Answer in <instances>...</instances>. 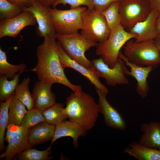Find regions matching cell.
Listing matches in <instances>:
<instances>
[{
    "label": "cell",
    "instance_id": "obj_1",
    "mask_svg": "<svg viewBox=\"0 0 160 160\" xmlns=\"http://www.w3.org/2000/svg\"><path fill=\"white\" fill-rule=\"evenodd\" d=\"M44 38L37 48V64L31 71L36 73L39 81L61 84L75 93L82 91L81 86L72 84L65 74L59 58L56 37L47 36Z\"/></svg>",
    "mask_w": 160,
    "mask_h": 160
},
{
    "label": "cell",
    "instance_id": "obj_2",
    "mask_svg": "<svg viewBox=\"0 0 160 160\" xmlns=\"http://www.w3.org/2000/svg\"><path fill=\"white\" fill-rule=\"evenodd\" d=\"M65 112L71 121L82 130L92 128L99 112L97 103L89 95L81 91L73 92L67 97Z\"/></svg>",
    "mask_w": 160,
    "mask_h": 160
},
{
    "label": "cell",
    "instance_id": "obj_3",
    "mask_svg": "<svg viewBox=\"0 0 160 160\" xmlns=\"http://www.w3.org/2000/svg\"><path fill=\"white\" fill-rule=\"evenodd\" d=\"M128 40L122 47L124 55L131 63L142 67H157L160 65V52L154 40L137 42Z\"/></svg>",
    "mask_w": 160,
    "mask_h": 160
},
{
    "label": "cell",
    "instance_id": "obj_4",
    "mask_svg": "<svg viewBox=\"0 0 160 160\" xmlns=\"http://www.w3.org/2000/svg\"><path fill=\"white\" fill-rule=\"evenodd\" d=\"M137 36L126 31L120 25L111 31L105 41L99 42L96 46V54L100 55L110 67H113L119 58L121 49L126 43Z\"/></svg>",
    "mask_w": 160,
    "mask_h": 160
},
{
    "label": "cell",
    "instance_id": "obj_5",
    "mask_svg": "<svg viewBox=\"0 0 160 160\" xmlns=\"http://www.w3.org/2000/svg\"><path fill=\"white\" fill-rule=\"evenodd\" d=\"M55 37L65 52L72 59L87 68L93 66L92 61L86 57L85 52L97 46V42L78 32L69 34L56 33Z\"/></svg>",
    "mask_w": 160,
    "mask_h": 160
},
{
    "label": "cell",
    "instance_id": "obj_6",
    "mask_svg": "<svg viewBox=\"0 0 160 160\" xmlns=\"http://www.w3.org/2000/svg\"><path fill=\"white\" fill-rule=\"evenodd\" d=\"M87 8L80 7L68 10L48 7L52 23L57 33L69 34L78 32L81 28V15Z\"/></svg>",
    "mask_w": 160,
    "mask_h": 160
},
{
    "label": "cell",
    "instance_id": "obj_7",
    "mask_svg": "<svg viewBox=\"0 0 160 160\" xmlns=\"http://www.w3.org/2000/svg\"><path fill=\"white\" fill-rule=\"evenodd\" d=\"M81 18V34L96 42H103L108 38L111 31L101 12L87 8L82 12Z\"/></svg>",
    "mask_w": 160,
    "mask_h": 160
},
{
    "label": "cell",
    "instance_id": "obj_8",
    "mask_svg": "<svg viewBox=\"0 0 160 160\" xmlns=\"http://www.w3.org/2000/svg\"><path fill=\"white\" fill-rule=\"evenodd\" d=\"M152 9L148 0H121L119 10L121 25L128 31L145 20Z\"/></svg>",
    "mask_w": 160,
    "mask_h": 160
},
{
    "label": "cell",
    "instance_id": "obj_9",
    "mask_svg": "<svg viewBox=\"0 0 160 160\" xmlns=\"http://www.w3.org/2000/svg\"><path fill=\"white\" fill-rule=\"evenodd\" d=\"M93 66L104 78L106 84L114 87L117 85H126L129 83L126 76L129 71L124 61L119 57L113 67H110L100 57L92 61Z\"/></svg>",
    "mask_w": 160,
    "mask_h": 160
},
{
    "label": "cell",
    "instance_id": "obj_10",
    "mask_svg": "<svg viewBox=\"0 0 160 160\" xmlns=\"http://www.w3.org/2000/svg\"><path fill=\"white\" fill-rule=\"evenodd\" d=\"M58 54L60 62L63 69L72 68L87 79L95 87L105 93L108 92V89L100 81L102 77L100 73L93 66L88 68L70 58L65 52L60 43L57 41Z\"/></svg>",
    "mask_w": 160,
    "mask_h": 160
},
{
    "label": "cell",
    "instance_id": "obj_11",
    "mask_svg": "<svg viewBox=\"0 0 160 160\" xmlns=\"http://www.w3.org/2000/svg\"><path fill=\"white\" fill-rule=\"evenodd\" d=\"M36 23L33 14L27 11H23L13 18L0 20V38L5 36L15 38L23 28L28 26H34Z\"/></svg>",
    "mask_w": 160,
    "mask_h": 160
},
{
    "label": "cell",
    "instance_id": "obj_12",
    "mask_svg": "<svg viewBox=\"0 0 160 160\" xmlns=\"http://www.w3.org/2000/svg\"><path fill=\"white\" fill-rule=\"evenodd\" d=\"M99 96L97 103L99 112L103 116L105 124L108 127L123 131L127 127L126 122L121 115L109 103L107 94L95 88Z\"/></svg>",
    "mask_w": 160,
    "mask_h": 160
},
{
    "label": "cell",
    "instance_id": "obj_13",
    "mask_svg": "<svg viewBox=\"0 0 160 160\" xmlns=\"http://www.w3.org/2000/svg\"><path fill=\"white\" fill-rule=\"evenodd\" d=\"M23 11L30 12L33 15L38 25L37 32L40 37H55L56 32L52 24L48 7L34 0L29 7H23Z\"/></svg>",
    "mask_w": 160,
    "mask_h": 160
},
{
    "label": "cell",
    "instance_id": "obj_14",
    "mask_svg": "<svg viewBox=\"0 0 160 160\" xmlns=\"http://www.w3.org/2000/svg\"><path fill=\"white\" fill-rule=\"evenodd\" d=\"M119 57L122 59L127 66L130 68V71L127 73V76L133 77L137 81V93L142 99L145 98L148 96L149 91L148 77L150 73L156 67H142L131 63L121 51Z\"/></svg>",
    "mask_w": 160,
    "mask_h": 160
},
{
    "label": "cell",
    "instance_id": "obj_15",
    "mask_svg": "<svg viewBox=\"0 0 160 160\" xmlns=\"http://www.w3.org/2000/svg\"><path fill=\"white\" fill-rule=\"evenodd\" d=\"M159 12L152 9L144 20L136 24L128 32L137 35L135 42H142L153 40L158 34L156 27V19Z\"/></svg>",
    "mask_w": 160,
    "mask_h": 160
},
{
    "label": "cell",
    "instance_id": "obj_16",
    "mask_svg": "<svg viewBox=\"0 0 160 160\" xmlns=\"http://www.w3.org/2000/svg\"><path fill=\"white\" fill-rule=\"evenodd\" d=\"M30 129L21 127L20 130L12 136L7 142L6 149L0 155V158H4L5 160H12L20 153L34 146L28 141Z\"/></svg>",
    "mask_w": 160,
    "mask_h": 160
},
{
    "label": "cell",
    "instance_id": "obj_17",
    "mask_svg": "<svg viewBox=\"0 0 160 160\" xmlns=\"http://www.w3.org/2000/svg\"><path fill=\"white\" fill-rule=\"evenodd\" d=\"M52 84L39 81L35 83L32 94L34 108L43 111L56 103L55 95L51 90Z\"/></svg>",
    "mask_w": 160,
    "mask_h": 160
},
{
    "label": "cell",
    "instance_id": "obj_18",
    "mask_svg": "<svg viewBox=\"0 0 160 160\" xmlns=\"http://www.w3.org/2000/svg\"><path fill=\"white\" fill-rule=\"evenodd\" d=\"M140 129L143 133L138 143L146 147L160 150V122L144 123Z\"/></svg>",
    "mask_w": 160,
    "mask_h": 160
},
{
    "label": "cell",
    "instance_id": "obj_19",
    "mask_svg": "<svg viewBox=\"0 0 160 160\" xmlns=\"http://www.w3.org/2000/svg\"><path fill=\"white\" fill-rule=\"evenodd\" d=\"M84 131L70 120L65 121L56 125L50 145L57 139L65 137H70L73 140V145L75 148L78 146V139L80 136H84Z\"/></svg>",
    "mask_w": 160,
    "mask_h": 160
},
{
    "label": "cell",
    "instance_id": "obj_20",
    "mask_svg": "<svg viewBox=\"0 0 160 160\" xmlns=\"http://www.w3.org/2000/svg\"><path fill=\"white\" fill-rule=\"evenodd\" d=\"M55 126L45 121L40 122L31 128L28 141L31 145L41 143L52 139Z\"/></svg>",
    "mask_w": 160,
    "mask_h": 160
},
{
    "label": "cell",
    "instance_id": "obj_21",
    "mask_svg": "<svg viewBox=\"0 0 160 160\" xmlns=\"http://www.w3.org/2000/svg\"><path fill=\"white\" fill-rule=\"evenodd\" d=\"M123 152L138 160H160V150L149 148L133 141Z\"/></svg>",
    "mask_w": 160,
    "mask_h": 160
},
{
    "label": "cell",
    "instance_id": "obj_22",
    "mask_svg": "<svg viewBox=\"0 0 160 160\" xmlns=\"http://www.w3.org/2000/svg\"><path fill=\"white\" fill-rule=\"evenodd\" d=\"M42 114L47 123L56 125L68 118L63 104L56 103L48 108L42 111Z\"/></svg>",
    "mask_w": 160,
    "mask_h": 160
},
{
    "label": "cell",
    "instance_id": "obj_23",
    "mask_svg": "<svg viewBox=\"0 0 160 160\" xmlns=\"http://www.w3.org/2000/svg\"><path fill=\"white\" fill-rule=\"evenodd\" d=\"M27 111L25 106L14 95L9 107L8 125L20 126Z\"/></svg>",
    "mask_w": 160,
    "mask_h": 160
},
{
    "label": "cell",
    "instance_id": "obj_24",
    "mask_svg": "<svg viewBox=\"0 0 160 160\" xmlns=\"http://www.w3.org/2000/svg\"><path fill=\"white\" fill-rule=\"evenodd\" d=\"M25 72L22 71L17 74L14 78L10 81L4 75H0V101H5L14 94L19 84L20 75Z\"/></svg>",
    "mask_w": 160,
    "mask_h": 160
},
{
    "label": "cell",
    "instance_id": "obj_25",
    "mask_svg": "<svg viewBox=\"0 0 160 160\" xmlns=\"http://www.w3.org/2000/svg\"><path fill=\"white\" fill-rule=\"evenodd\" d=\"M30 81L29 77L24 79L17 85L14 93V95L28 110L34 108L32 95L29 90Z\"/></svg>",
    "mask_w": 160,
    "mask_h": 160
},
{
    "label": "cell",
    "instance_id": "obj_26",
    "mask_svg": "<svg viewBox=\"0 0 160 160\" xmlns=\"http://www.w3.org/2000/svg\"><path fill=\"white\" fill-rule=\"evenodd\" d=\"M120 1L112 3L106 9L101 12L105 17L111 32L121 25L119 14Z\"/></svg>",
    "mask_w": 160,
    "mask_h": 160
},
{
    "label": "cell",
    "instance_id": "obj_27",
    "mask_svg": "<svg viewBox=\"0 0 160 160\" xmlns=\"http://www.w3.org/2000/svg\"><path fill=\"white\" fill-rule=\"evenodd\" d=\"M26 65L24 63L14 65L7 60L6 53L0 48V75H4L9 79H13L17 73L25 71Z\"/></svg>",
    "mask_w": 160,
    "mask_h": 160
},
{
    "label": "cell",
    "instance_id": "obj_28",
    "mask_svg": "<svg viewBox=\"0 0 160 160\" xmlns=\"http://www.w3.org/2000/svg\"><path fill=\"white\" fill-rule=\"evenodd\" d=\"M14 94L7 100L0 101V150L5 149L4 136L8 122V112L12 99Z\"/></svg>",
    "mask_w": 160,
    "mask_h": 160
},
{
    "label": "cell",
    "instance_id": "obj_29",
    "mask_svg": "<svg viewBox=\"0 0 160 160\" xmlns=\"http://www.w3.org/2000/svg\"><path fill=\"white\" fill-rule=\"evenodd\" d=\"M52 145L44 151H39L31 148H28L17 155L19 160H47L51 159L49 155L51 153Z\"/></svg>",
    "mask_w": 160,
    "mask_h": 160
},
{
    "label": "cell",
    "instance_id": "obj_30",
    "mask_svg": "<svg viewBox=\"0 0 160 160\" xmlns=\"http://www.w3.org/2000/svg\"><path fill=\"white\" fill-rule=\"evenodd\" d=\"M23 11V7L7 0H0V20L13 18Z\"/></svg>",
    "mask_w": 160,
    "mask_h": 160
},
{
    "label": "cell",
    "instance_id": "obj_31",
    "mask_svg": "<svg viewBox=\"0 0 160 160\" xmlns=\"http://www.w3.org/2000/svg\"><path fill=\"white\" fill-rule=\"evenodd\" d=\"M45 121L42 111L34 108L27 111L20 126L25 129H30Z\"/></svg>",
    "mask_w": 160,
    "mask_h": 160
},
{
    "label": "cell",
    "instance_id": "obj_32",
    "mask_svg": "<svg viewBox=\"0 0 160 160\" xmlns=\"http://www.w3.org/2000/svg\"><path fill=\"white\" fill-rule=\"evenodd\" d=\"M63 6L68 4L71 9L76 8L81 5H85L89 9H94L93 0H57L52 5L53 8H55L59 4Z\"/></svg>",
    "mask_w": 160,
    "mask_h": 160
},
{
    "label": "cell",
    "instance_id": "obj_33",
    "mask_svg": "<svg viewBox=\"0 0 160 160\" xmlns=\"http://www.w3.org/2000/svg\"><path fill=\"white\" fill-rule=\"evenodd\" d=\"M121 0H93L94 9L101 12L107 9L113 2Z\"/></svg>",
    "mask_w": 160,
    "mask_h": 160
},
{
    "label": "cell",
    "instance_id": "obj_34",
    "mask_svg": "<svg viewBox=\"0 0 160 160\" xmlns=\"http://www.w3.org/2000/svg\"><path fill=\"white\" fill-rule=\"evenodd\" d=\"M21 128L20 126L14 124H8L7 128V131L5 140H6L7 142L11 137L16 133Z\"/></svg>",
    "mask_w": 160,
    "mask_h": 160
},
{
    "label": "cell",
    "instance_id": "obj_35",
    "mask_svg": "<svg viewBox=\"0 0 160 160\" xmlns=\"http://www.w3.org/2000/svg\"><path fill=\"white\" fill-rule=\"evenodd\" d=\"M9 2L17 4L23 7L31 6L34 0H7Z\"/></svg>",
    "mask_w": 160,
    "mask_h": 160
},
{
    "label": "cell",
    "instance_id": "obj_36",
    "mask_svg": "<svg viewBox=\"0 0 160 160\" xmlns=\"http://www.w3.org/2000/svg\"><path fill=\"white\" fill-rule=\"evenodd\" d=\"M152 9L160 12V0H148Z\"/></svg>",
    "mask_w": 160,
    "mask_h": 160
},
{
    "label": "cell",
    "instance_id": "obj_37",
    "mask_svg": "<svg viewBox=\"0 0 160 160\" xmlns=\"http://www.w3.org/2000/svg\"><path fill=\"white\" fill-rule=\"evenodd\" d=\"M43 6L46 7H50L57 0H37Z\"/></svg>",
    "mask_w": 160,
    "mask_h": 160
},
{
    "label": "cell",
    "instance_id": "obj_38",
    "mask_svg": "<svg viewBox=\"0 0 160 160\" xmlns=\"http://www.w3.org/2000/svg\"><path fill=\"white\" fill-rule=\"evenodd\" d=\"M155 25L157 33L160 34V12L156 19Z\"/></svg>",
    "mask_w": 160,
    "mask_h": 160
},
{
    "label": "cell",
    "instance_id": "obj_39",
    "mask_svg": "<svg viewBox=\"0 0 160 160\" xmlns=\"http://www.w3.org/2000/svg\"><path fill=\"white\" fill-rule=\"evenodd\" d=\"M155 44L160 52V34H158L154 40Z\"/></svg>",
    "mask_w": 160,
    "mask_h": 160
}]
</instances>
